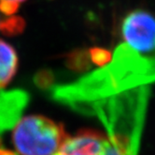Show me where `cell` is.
I'll return each mask as SVG.
<instances>
[{
  "label": "cell",
  "mask_w": 155,
  "mask_h": 155,
  "mask_svg": "<svg viewBox=\"0 0 155 155\" xmlns=\"http://www.w3.org/2000/svg\"><path fill=\"white\" fill-rule=\"evenodd\" d=\"M124 44L140 54L155 51V16L144 9L127 13L120 25Z\"/></svg>",
  "instance_id": "3"
},
{
  "label": "cell",
  "mask_w": 155,
  "mask_h": 155,
  "mask_svg": "<svg viewBox=\"0 0 155 155\" xmlns=\"http://www.w3.org/2000/svg\"><path fill=\"white\" fill-rule=\"evenodd\" d=\"M26 104V94L21 91H0V132L13 127Z\"/></svg>",
  "instance_id": "4"
},
{
  "label": "cell",
  "mask_w": 155,
  "mask_h": 155,
  "mask_svg": "<svg viewBox=\"0 0 155 155\" xmlns=\"http://www.w3.org/2000/svg\"><path fill=\"white\" fill-rule=\"evenodd\" d=\"M25 0H0V12L7 16L14 14L21 2Z\"/></svg>",
  "instance_id": "6"
},
{
  "label": "cell",
  "mask_w": 155,
  "mask_h": 155,
  "mask_svg": "<svg viewBox=\"0 0 155 155\" xmlns=\"http://www.w3.org/2000/svg\"><path fill=\"white\" fill-rule=\"evenodd\" d=\"M54 155H138L106 133L85 130L68 137Z\"/></svg>",
  "instance_id": "2"
},
{
  "label": "cell",
  "mask_w": 155,
  "mask_h": 155,
  "mask_svg": "<svg viewBox=\"0 0 155 155\" xmlns=\"http://www.w3.org/2000/svg\"><path fill=\"white\" fill-rule=\"evenodd\" d=\"M68 137L54 120L31 115L20 119L13 126L12 142L20 155H54Z\"/></svg>",
  "instance_id": "1"
},
{
  "label": "cell",
  "mask_w": 155,
  "mask_h": 155,
  "mask_svg": "<svg viewBox=\"0 0 155 155\" xmlns=\"http://www.w3.org/2000/svg\"><path fill=\"white\" fill-rule=\"evenodd\" d=\"M18 57L14 49L0 39V89L12 81L16 73Z\"/></svg>",
  "instance_id": "5"
},
{
  "label": "cell",
  "mask_w": 155,
  "mask_h": 155,
  "mask_svg": "<svg viewBox=\"0 0 155 155\" xmlns=\"http://www.w3.org/2000/svg\"><path fill=\"white\" fill-rule=\"evenodd\" d=\"M0 25H1V20H0Z\"/></svg>",
  "instance_id": "7"
}]
</instances>
